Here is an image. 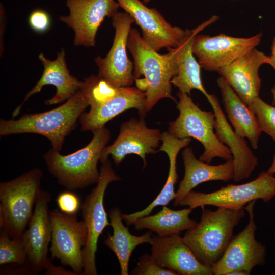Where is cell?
Segmentation results:
<instances>
[{"label":"cell","instance_id":"11","mask_svg":"<svg viewBox=\"0 0 275 275\" xmlns=\"http://www.w3.org/2000/svg\"><path fill=\"white\" fill-rule=\"evenodd\" d=\"M115 33L112 46L105 57L94 59L98 76L115 87L130 86L135 81L133 63L127 56V41L133 18L127 13L117 12L112 17Z\"/></svg>","mask_w":275,"mask_h":275},{"label":"cell","instance_id":"4","mask_svg":"<svg viewBox=\"0 0 275 275\" xmlns=\"http://www.w3.org/2000/svg\"><path fill=\"white\" fill-rule=\"evenodd\" d=\"M92 132L90 143L73 153L63 155L52 148L44 155L50 173L69 190L85 188L99 180L97 163L110 139V132L104 126Z\"/></svg>","mask_w":275,"mask_h":275},{"label":"cell","instance_id":"26","mask_svg":"<svg viewBox=\"0 0 275 275\" xmlns=\"http://www.w3.org/2000/svg\"><path fill=\"white\" fill-rule=\"evenodd\" d=\"M121 210L118 207L111 208L108 215L113 234L108 236L103 243L116 255L120 267L121 275H128L129 262L134 249L143 243H151L152 231L147 232L141 236L132 235L128 228L123 223Z\"/></svg>","mask_w":275,"mask_h":275},{"label":"cell","instance_id":"23","mask_svg":"<svg viewBox=\"0 0 275 275\" xmlns=\"http://www.w3.org/2000/svg\"><path fill=\"white\" fill-rule=\"evenodd\" d=\"M185 168L183 179L180 181L173 205L177 206L184 197L199 184L209 181L227 182L233 179L234 173L233 159L219 165H210L195 157L190 147H185L182 151Z\"/></svg>","mask_w":275,"mask_h":275},{"label":"cell","instance_id":"32","mask_svg":"<svg viewBox=\"0 0 275 275\" xmlns=\"http://www.w3.org/2000/svg\"><path fill=\"white\" fill-rule=\"evenodd\" d=\"M28 22L33 30L37 33H42L46 32L50 28L51 18L45 10L37 9L31 13Z\"/></svg>","mask_w":275,"mask_h":275},{"label":"cell","instance_id":"24","mask_svg":"<svg viewBox=\"0 0 275 275\" xmlns=\"http://www.w3.org/2000/svg\"><path fill=\"white\" fill-rule=\"evenodd\" d=\"M217 83L225 111L234 130L240 137L248 139L252 147L257 149L261 131L255 114L224 78L219 77Z\"/></svg>","mask_w":275,"mask_h":275},{"label":"cell","instance_id":"25","mask_svg":"<svg viewBox=\"0 0 275 275\" xmlns=\"http://www.w3.org/2000/svg\"><path fill=\"white\" fill-rule=\"evenodd\" d=\"M162 142L158 151H163L168 156L169 170L166 182L157 197L143 210L129 214H122V219L127 225H131L138 218L149 215L158 206H166L175 199V185L177 182L178 176L177 173L176 159L180 150L186 147L191 142V138L178 139L169 132L161 134Z\"/></svg>","mask_w":275,"mask_h":275},{"label":"cell","instance_id":"30","mask_svg":"<svg viewBox=\"0 0 275 275\" xmlns=\"http://www.w3.org/2000/svg\"><path fill=\"white\" fill-rule=\"evenodd\" d=\"M133 275H177L171 270L157 264L152 255L144 254L139 258L136 266L131 271Z\"/></svg>","mask_w":275,"mask_h":275},{"label":"cell","instance_id":"21","mask_svg":"<svg viewBox=\"0 0 275 275\" xmlns=\"http://www.w3.org/2000/svg\"><path fill=\"white\" fill-rule=\"evenodd\" d=\"M215 115V133L218 139L230 150L234 163L233 180L239 182L249 178L258 164V159L244 138L237 135L228 122L216 96L207 98Z\"/></svg>","mask_w":275,"mask_h":275},{"label":"cell","instance_id":"36","mask_svg":"<svg viewBox=\"0 0 275 275\" xmlns=\"http://www.w3.org/2000/svg\"><path fill=\"white\" fill-rule=\"evenodd\" d=\"M229 275H248V274L243 271L235 270L230 273Z\"/></svg>","mask_w":275,"mask_h":275},{"label":"cell","instance_id":"33","mask_svg":"<svg viewBox=\"0 0 275 275\" xmlns=\"http://www.w3.org/2000/svg\"><path fill=\"white\" fill-rule=\"evenodd\" d=\"M45 269V274L77 275L74 271H67L61 267L54 266L51 263L50 260H49Z\"/></svg>","mask_w":275,"mask_h":275},{"label":"cell","instance_id":"8","mask_svg":"<svg viewBox=\"0 0 275 275\" xmlns=\"http://www.w3.org/2000/svg\"><path fill=\"white\" fill-rule=\"evenodd\" d=\"M121 180L108 159L102 163L96 186L87 196L81 205L83 221L87 229V240L82 250V275H97L96 253L99 236L105 228L110 226L104 205V197L108 185Z\"/></svg>","mask_w":275,"mask_h":275},{"label":"cell","instance_id":"39","mask_svg":"<svg viewBox=\"0 0 275 275\" xmlns=\"http://www.w3.org/2000/svg\"><path fill=\"white\" fill-rule=\"evenodd\" d=\"M150 0H143V2L144 3V4H147L149 2H150Z\"/></svg>","mask_w":275,"mask_h":275},{"label":"cell","instance_id":"40","mask_svg":"<svg viewBox=\"0 0 275 275\" xmlns=\"http://www.w3.org/2000/svg\"><path fill=\"white\" fill-rule=\"evenodd\" d=\"M274 241H275V231H274Z\"/></svg>","mask_w":275,"mask_h":275},{"label":"cell","instance_id":"13","mask_svg":"<svg viewBox=\"0 0 275 275\" xmlns=\"http://www.w3.org/2000/svg\"><path fill=\"white\" fill-rule=\"evenodd\" d=\"M66 5L69 14L59 19L74 31V45L87 47L95 46L98 28L120 7L116 0H66Z\"/></svg>","mask_w":275,"mask_h":275},{"label":"cell","instance_id":"16","mask_svg":"<svg viewBox=\"0 0 275 275\" xmlns=\"http://www.w3.org/2000/svg\"><path fill=\"white\" fill-rule=\"evenodd\" d=\"M51 198L49 192L41 190L29 227L21 238L27 253L25 265L33 274L45 269L50 260L47 254L51 240V225L48 210Z\"/></svg>","mask_w":275,"mask_h":275},{"label":"cell","instance_id":"28","mask_svg":"<svg viewBox=\"0 0 275 275\" xmlns=\"http://www.w3.org/2000/svg\"><path fill=\"white\" fill-rule=\"evenodd\" d=\"M26 261L27 253L21 239L12 238L2 230L0 235V265H24Z\"/></svg>","mask_w":275,"mask_h":275},{"label":"cell","instance_id":"10","mask_svg":"<svg viewBox=\"0 0 275 275\" xmlns=\"http://www.w3.org/2000/svg\"><path fill=\"white\" fill-rule=\"evenodd\" d=\"M51 225L52 258L60 260L69 266L76 274L84 270L82 250L87 240V229L83 221H78L76 214H68L58 209L49 213Z\"/></svg>","mask_w":275,"mask_h":275},{"label":"cell","instance_id":"35","mask_svg":"<svg viewBox=\"0 0 275 275\" xmlns=\"http://www.w3.org/2000/svg\"><path fill=\"white\" fill-rule=\"evenodd\" d=\"M268 64L270 65L275 69V57L269 56Z\"/></svg>","mask_w":275,"mask_h":275},{"label":"cell","instance_id":"3","mask_svg":"<svg viewBox=\"0 0 275 275\" xmlns=\"http://www.w3.org/2000/svg\"><path fill=\"white\" fill-rule=\"evenodd\" d=\"M201 208L200 222L186 230L182 238L199 261L211 268L223 255L234 236V227L245 213L243 209L219 207L212 211Z\"/></svg>","mask_w":275,"mask_h":275},{"label":"cell","instance_id":"7","mask_svg":"<svg viewBox=\"0 0 275 275\" xmlns=\"http://www.w3.org/2000/svg\"><path fill=\"white\" fill-rule=\"evenodd\" d=\"M275 196V177L262 172L253 181L239 185L229 184L209 193L191 190L180 205L194 209L212 205L234 209H244L249 202L262 200L266 202Z\"/></svg>","mask_w":275,"mask_h":275},{"label":"cell","instance_id":"15","mask_svg":"<svg viewBox=\"0 0 275 275\" xmlns=\"http://www.w3.org/2000/svg\"><path fill=\"white\" fill-rule=\"evenodd\" d=\"M161 134L159 130L148 128L143 118H131L121 124L119 135L112 145L104 148L100 161L104 163L111 155L118 166L127 155L134 154L141 157L145 167L146 155L157 152Z\"/></svg>","mask_w":275,"mask_h":275},{"label":"cell","instance_id":"31","mask_svg":"<svg viewBox=\"0 0 275 275\" xmlns=\"http://www.w3.org/2000/svg\"><path fill=\"white\" fill-rule=\"evenodd\" d=\"M57 202L61 211L71 215L76 214L81 205L78 197L68 191L61 193L57 198Z\"/></svg>","mask_w":275,"mask_h":275},{"label":"cell","instance_id":"9","mask_svg":"<svg viewBox=\"0 0 275 275\" xmlns=\"http://www.w3.org/2000/svg\"><path fill=\"white\" fill-rule=\"evenodd\" d=\"M255 202L251 201L244 207L249 213V223L233 236L222 257L211 267L212 274L229 275L235 270L250 274L254 267L265 263L266 246L255 238L257 226L253 212Z\"/></svg>","mask_w":275,"mask_h":275},{"label":"cell","instance_id":"19","mask_svg":"<svg viewBox=\"0 0 275 275\" xmlns=\"http://www.w3.org/2000/svg\"><path fill=\"white\" fill-rule=\"evenodd\" d=\"M269 56L256 48L218 71L221 77L249 106L259 96L261 81L259 69L268 64Z\"/></svg>","mask_w":275,"mask_h":275},{"label":"cell","instance_id":"17","mask_svg":"<svg viewBox=\"0 0 275 275\" xmlns=\"http://www.w3.org/2000/svg\"><path fill=\"white\" fill-rule=\"evenodd\" d=\"M90 106V111L84 113L79 119L84 131L102 128L116 116L130 108L138 109L141 115L147 112L145 92L130 86L117 88L105 99Z\"/></svg>","mask_w":275,"mask_h":275},{"label":"cell","instance_id":"12","mask_svg":"<svg viewBox=\"0 0 275 275\" xmlns=\"http://www.w3.org/2000/svg\"><path fill=\"white\" fill-rule=\"evenodd\" d=\"M262 33L249 38L235 37L224 34L210 36L197 34L192 51L201 67L209 71H217L249 53L260 43Z\"/></svg>","mask_w":275,"mask_h":275},{"label":"cell","instance_id":"37","mask_svg":"<svg viewBox=\"0 0 275 275\" xmlns=\"http://www.w3.org/2000/svg\"><path fill=\"white\" fill-rule=\"evenodd\" d=\"M271 56L275 57V37H274L271 46Z\"/></svg>","mask_w":275,"mask_h":275},{"label":"cell","instance_id":"27","mask_svg":"<svg viewBox=\"0 0 275 275\" xmlns=\"http://www.w3.org/2000/svg\"><path fill=\"white\" fill-rule=\"evenodd\" d=\"M192 209L188 207L173 210L163 206L161 210L153 215H147L137 219L132 225L136 230L148 229L160 237L180 233L195 227L197 222L189 218Z\"/></svg>","mask_w":275,"mask_h":275},{"label":"cell","instance_id":"14","mask_svg":"<svg viewBox=\"0 0 275 275\" xmlns=\"http://www.w3.org/2000/svg\"><path fill=\"white\" fill-rule=\"evenodd\" d=\"M116 1L140 27L143 39L155 51L175 48L181 43L186 30L172 26L157 10L147 7L140 0Z\"/></svg>","mask_w":275,"mask_h":275},{"label":"cell","instance_id":"38","mask_svg":"<svg viewBox=\"0 0 275 275\" xmlns=\"http://www.w3.org/2000/svg\"><path fill=\"white\" fill-rule=\"evenodd\" d=\"M271 93L272 95V103L273 105H275V85H274L271 89Z\"/></svg>","mask_w":275,"mask_h":275},{"label":"cell","instance_id":"20","mask_svg":"<svg viewBox=\"0 0 275 275\" xmlns=\"http://www.w3.org/2000/svg\"><path fill=\"white\" fill-rule=\"evenodd\" d=\"M38 58L43 66L42 75L36 85L26 94L22 103L13 112V118L18 115L24 103L31 96L40 92L45 85H52L56 88L54 96L45 101L46 105L60 103L69 99L81 87L82 82L70 74L63 48L58 53L54 60L46 58L43 53L39 54Z\"/></svg>","mask_w":275,"mask_h":275},{"label":"cell","instance_id":"29","mask_svg":"<svg viewBox=\"0 0 275 275\" xmlns=\"http://www.w3.org/2000/svg\"><path fill=\"white\" fill-rule=\"evenodd\" d=\"M249 107L257 118L261 132L269 135L275 142V106L266 103L258 96Z\"/></svg>","mask_w":275,"mask_h":275},{"label":"cell","instance_id":"6","mask_svg":"<svg viewBox=\"0 0 275 275\" xmlns=\"http://www.w3.org/2000/svg\"><path fill=\"white\" fill-rule=\"evenodd\" d=\"M179 98L177 108L179 112L177 118L169 122L168 132L178 139L193 138L203 146L204 151L200 160L210 164L215 157L226 161L233 159L230 149L223 144L214 131V113L200 108L186 93L178 92Z\"/></svg>","mask_w":275,"mask_h":275},{"label":"cell","instance_id":"1","mask_svg":"<svg viewBox=\"0 0 275 275\" xmlns=\"http://www.w3.org/2000/svg\"><path fill=\"white\" fill-rule=\"evenodd\" d=\"M127 48L134 59L133 74L136 87L146 95L147 111L163 98L176 102L172 95L171 81L177 75L178 67L171 48H167L166 54L158 53L133 28L130 31Z\"/></svg>","mask_w":275,"mask_h":275},{"label":"cell","instance_id":"5","mask_svg":"<svg viewBox=\"0 0 275 275\" xmlns=\"http://www.w3.org/2000/svg\"><path fill=\"white\" fill-rule=\"evenodd\" d=\"M42 171L35 168L0 183V226L12 238L21 239L41 191Z\"/></svg>","mask_w":275,"mask_h":275},{"label":"cell","instance_id":"34","mask_svg":"<svg viewBox=\"0 0 275 275\" xmlns=\"http://www.w3.org/2000/svg\"><path fill=\"white\" fill-rule=\"evenodd\" d=\"M267 172L272 175L275 174V155L273 156L272 164L267 170Z\"/></svg>","mask_w":275,"mask_h":275},{"label":"cell","instance_id":"2","mask_svg":"<svg viewBox=\"0 0 275 275\" xmlns=\"http://www.w3.org/2000/svg\"><path fill=\"white\" fill-rule=\"evenodd\" d=\"M90 105L80 88L63 104L45 112L25 114L17 120L1 119L0 135L36 133L47 138L52 148L60 151L65 138L75 128L77 120Z\"/></svg>","mask_w":275,"mask_h":275},{"label":"cell","instance_id":"22","mask_svg":"<svg viewBox=\"0 0 275 275\" xmlns=\"http://www.w3.org/2000/svg\"><path fill=\"white\" fill-rule=\"evenodd\" d=\"M219 17L212 16L208 20L193 30H186V35L180 44L171 48L176 61L178 72L171 80V84L177 87L179 92L190 95L193 89L201 92L208 98L210 94L205 90L201 77V66L194 57L192 44L195 37L199 33L216 21Z\"/></svg>","mask_w":275,"mask_h":275},{"label":"cell","instance_id":"18","mask_svg":"<svg viewBox=\"0 0 275 275\" xmlns=\"http://www.w3.org/2000/svg\"><path fill=\"white\" fill-rule=\"evenodd\" d=\"M151 255L160 266L177 275H212L211 268L201 263L179 233L152 238Z\"/></svg>","mask_w":275,"mask_h":275}]
</instances>
